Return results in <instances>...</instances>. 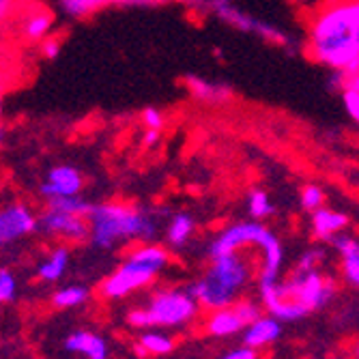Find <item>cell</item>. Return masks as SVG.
Segmentation results:
<instances>
[{
    "label": "cell",
    "mask_w": 359,
    "mask_h": 359,
    "mask_svg": "<svg viewBox=\"0 0 359 359\" xmlns=\"http://www.w3.org/2000/svg\"><path fill=\"white\" fill-rule=\"evenodd\" d=\"M13 5V0H0V13H3V20H9V9Z\"/></svg>",
    "instance_id": "39"
},
{
    "label": "cell",
    "mask_w": 359,
    "mask_h": 359,
    "mask_svg": "<svg viewBox=\"0 0 359 359\" xmlns=\"http://www.w3.org/2000/svg\"><path fill=\"white\" fill-rule=\"evenodd\" d=\"M258 290H260V299H263L265 308L271 312V316H276L280 320H297V318H304L308 314V310L302 304L284 299L280 295L278 282L258 284Z\"/></svg>",
    "instance_id": "13"
},
{
    "label": "cell",
    "mask_w": 359,
    "mask_h": 359,
    "mask_svg": "<svg viewBox=\"0 0 359 359\" xmlns=\"http://www.w3.org/2000/svg\"><path fill=\"white\" fill-rule=\"evenodd\" d=\"M183 84L196 102L207 104V106H224L235 100L233 84H228L224 80H211V78H203L196 74H187L183 78Z\"/></svg>",
    "instance_id": "12"
},
{
    "label": "cell",
    "mask_w": 359,
    "mask_h": 359,
    "mask_svg": "<svg viewBox=\"0 0 359 359\" xmlns=\"http://www.w3.org/2000/svg\"><path fill=\"white\" fill-rule=\"evenodd\" d=\"M67 265H69V250L65 245H60V248L52 250V254L37 267V276L43 282H56L62 278Z\"/></svg>",
    "instance_id": "22"
},
{
    "label": "cell",
    "mask_w": 359,
    "mask_h": 359,
    "mask_svg": "<svg viewBox=\"0 0 359 359\" xmlns=\"http://www.w3.org/2000/svg\"><path fill=\"white\" fill-rule=\"evenodd\" d=\"M140 344L147 348V353H153V355H164L172 351V340L161 334H144L140 338Z\"/></svg>",
    "instance_id": "27"
},
{
    "label": "cell",
    "mask_w": 359,
    "mask_h": 359,
    "mask_svg": "<svg viewBox=\"0 0 359 359\" xmlns=\"http://www.w3.org/2000/svg\"><path fill=\"white\" fill-rule=\"evenodd\" d=\"M147 310L151 312L153 325H159V327H179V325H185L196 316L198 299L191 295L189 288L159 290L155 292V297L151 299Z\"/></svg>",
    "instance_id": "8"
},
{
    "label": "cell",
    "mask_w": 359,
    "mask_h": 359,
    "mask_svg": "<svg viewBox=\"0 0 359 359\" xmlns=\"http://www.w3.org/2000/svg\"><path fill=\"white\" fill-rule=\"evenodd\" d=\"M140 123L144 125V129H157V132H161L166 127V116L159 108L149 106L140 112Z\"/></svg>",
    "instance_id": "28"
},
{
    "label": "cell",
    "mask_w": 359,
    "mask_h": 359,
    "mask_svg": "<svg viewBox=\"0 0 359 359\" xmlns=\"http://www.w3.org/2000/svg\"><path fill=\"white\" fill-rule=\"evenodd\" d=\"M56 5L60 13L67 15L69 20H86L114 5V0H56Z\"/></svg>",
    "instance_id": "21"
},
{
    "label": "cell",
    "mask_w": 359,
    "mask_h": 359,
    "mask_svg": "<svg viewBox=\"0 0 359 359\" xmlns=\"http://www.w3.org/2000/svg\"><path fill=\"white\" fill-rule=\"evenodd\" d=\"M90 243L102 250H112L121 243H151L157 237V217L134 203H97L88 211Z\"/></svg>",
    "instance_id": "2"
},
{
    "label": "cell",
    "mask_w": 359,
    "mask_h": 359,
    "mask_svg": "<svg viewBox=\"0 0 359 359\" xmlns=\"http://www.w3.org/2000/svg\"><path fill=\"white\" fill-rule=\"evenodd\" d=\"M273 237H278L273 231L260 222V219H239L228 224L226 228L213 237V241L209 243V256H222L228 252H239L245 248H258L263 250Z\"/></svg>",
    "instance_id": "7"
},
{
    "label": "cell",
    "mask_w": 359,
    "mask_h": 359,
    "mask_svg": "<svg viewBox=\"0 0 359 359\" xmlns=\"http://www.w3.org/2000/svg\"><path fill=\"white\" fill-rule=\"evenodd\" d=\"M306 54L330 72H346L359 60V0H327L308 22Z\"/></svg>",
    "instance_id": "1"
},
{
    "label": "cell",
    "mask_w": 359,
    "mask_h": 359,
    "mask_svg": "<svg viewBox=\"0 0 359 359\" xmlns=\"http://www.w3.org/2000/svg\"><path fill=\"white\" fill-rule=\"evenodd\" d=\"M88 297V290L84 286H67L60 288L52 295V304L56 308H76L80 304H84Z\"/></svg>",
    "instance_id": "25"
},
{
    "label": "cell",
    "mask_w": 359,
    "mask_h": 359,
    "mask_svg": "<svg viewBox=\"0 0 359 359\" xmlns=\"http://www.w3.org/2000/svg\"><path fill=\"white\" fill-rule=\"evenodd\" d=\"M222 359H258V355H256V348L254 346H243V348H237V351H233V353H228V355H224Z\"/></svg>",
    "instance_id": "37"
},
{
    "label": "cell",
    "mask_w": 359,
    "mask_h": 359,
    "mask_svg": "<svg viewBox=\"0 0 359 359\" xmlns=\"http://www.w3.org/2000/svg\"><path fill=\"white\" fill-rule=\"evenodd\" d=\"M65 348L74 353H84L88 359H108V346L104 338L90 332H76L65 342Z\"/></svg>",
    "instance_id": "19"
},
{
    "label": "cell",
    "mask_w": 359,
    "mask_h": 359,
    "mask_svg": "<svg viewBox=\"0 0 359 359\" xmlns=\"http://www.w3.org/2000/svg\"><path fill=\"white\" fill-rule=\"evenodd\" d=\"M340 97H342V104H344V110H346L348 118L359 125V90L346 88V90L340 93Z\"/></svg>",
    "instance_id": "30"
},
{
    "label": "cell",
    "mask_w": 359,
    "mask_h": 359,
    "mask_svg": "<svg viewBox=\"0 0 359 359\" xmlns=\"http://www.w3.org/2000/svg\"><path fill=\"white\" fill-rule=\"evenodd\" d=\"M299 203H302V209L308 211V213H314L316 209L325 207V191H323V187H318L314 183L304 185L302 191H299Z\"/></svg>",
    "instance_id": "26"
},
{
    "label": "cell",
    "mask_w": 359,
    "mask_h": 359,
    "mask_svg": "<svg viewBox=\"0 0 359 359\" xmlns=\"http://www.w3.org/2000/svg\"><path fill=\"white\" fill-rule=\"evenodd\" d=\"M207 9L222 24L231 26V28H235L239 32H245V35H254V37L263 39V41L271 43V46H278L288 54H297V50H299V43H297L295 37L288 35V32L282 30L280 26L243 11L241 7L235 5V0H209Z\"/></svg>",
    "instance_id": "5"
},
{
    "label": "cell",
    "mask_w": 359,
    "mask_h": 359,
    "mask_svg": "<svg viewBox=\"0 0 359 359\" xmlns=\"http://www.w3.org/2000/svg\"><path fill=\"white\" fill-rule=\"evenodd\" d=\"M84 189V175L72 166V164H60L52 166L39 185V194L43 198H56V196H76Z\"/></svg>",
    "instance_id": "11"
},
{
    "label": "cell",
    "mask_w": 359,
    "mask_h": 359,
    "mask_svg": "<svg viewBox=\"0 0 359 359\" xmlns=\"http://www.w3.org/2000/svg\"><path fill=\"white\" fill-rule=\"evenodd\" d=\"M280 295L284 299L302 304L308 312L327 306L336 295V284L327 276L312 271H292L286 282H278Z\"/></svg>",
    "instance_id": "6"
},
{
    "label": "cell",
    "mask_w": 359,
    "mask_h": 359,
    "mask_svg": "<svg viewBox=\"0 0 359 359\" xmlns=\"http://www.w3.org/2000/svg\"><path fill=\"white\" fill-rule=\"evenodd\" d=\"M351 88V90H359V60L355 67L346 69L344 72V90Z\"/></svg>",
    "instance_id": "36"
},
{
    "label": "cell",
    "mask_w": 359,
    "mask_h": 359,
    "mask_svg": "<svg viewBox=\"0 0 359 359\" xmlns=\"http://www.w3.org/2000/svg\"><path fill=\"white\" fill-rule=\"evenodd\" d=\"M164 3H177V5H185L191 11L198 13H209V0H164Z\"/></svg>",
    "instance_id": "35"
},
{
    "label": "cell",
    "mask_w": 359,
    "mask_h": 359,
    "mask_svg": "<svg viewBox=\"0 0 359 359\" xmlns=\"http://www.w3.org/2000/svg\"><path fill=\"white\" fill-rule=\"evenodd\" d=\"M39 228V217L24 203L5 205L0 211V243L9 245L32 235Z\"/></svg>",
    "instance_id": "10"
},
{
    "label": "cell",
    "mask_w": 359,
    "mask_h": 359,
    "mask_svg": "<svg viewBox=\"0 0 359 359\" xmlns=\"http://www.w3.org/2000/svg\"><path fill=\"white\" fill-rule=\"evenodd\" d=\"M164 5V0H114V7L121 9H155Z\"/></svg>",
    "instance_id": "33"
},
{
    "label": "cell",
    "mask_w": 359,
    "mask_h": 359,
    "mask_svg": "<svg viewBox=\"0 0 359 359\" xmlns=\"http://www.w3.org/2000/svg\"><path fill=\"white\" fill-rule=\"evenodd\" d=\"M159 134H161V132H157V129H147V132H144V144H147V147H153V144H157V140H159Z\"/></svg>",
    "instance_id": "38"
},
{
    "label": "cell",
    "mask_w": 359,
    "mask_h": 359,
    "mask_svg": "<svg viewBox=\"0 0 359 359\" xmlns=\"http://www.w3.org/2000/svg\"><path fill=\"white\" fill-rule=\"evenodd\" d=\"M52 28H54V18L46 9H32L24 13L20 20L22 37L30 43H41L46 37L52 35Z\"/></svg>",
    "instance_id": "16"
},
{
    "label": "cell",
    "mask_w": 359,
    "mask_h": 359,
    "mask_svg": "<svg viewBox=\"0 0 359 359\" xmlns=\"http://www.w3.org/2000/svg\"><path fill=\"white\" fill-rule=\"evenodd\" d=\"M50 209H58V211H67V213H76V215H88V211L93 209V203H88L82 194L76 196H56V198H48L46 201Z\"/></svg>",
    "instance_id": "24"
},
{
    "label": "cell",
    "mask_w": 359,
    "mask_h": 359,
    "mask_svg": "<svg viewBox=\"0 0 359 359\" xmlns=\"http://www.w3.org/2000/svg\"><path fill=\"white\" fill-rule=\"evenodd\" d=\"M280 318L276 316H260L258 320H254L250 327L245 330V336H243V342L248 346H265V344H271L280 338Z\"/></svg>",
    "instance_id": "18"
},
{
    "label": "cell",
    "mask_w": 359,
    "mask_h": 359,
    "mask_svg": "<svg viewBox=\"0 0 359 359\" xmlns=\"http://www.w3.org/2000/svg\"><path fill=\"white\" fill-rule=\"evenodd\" d=\"M196 231V219L187 211H179L170 217L166 226V243L172 250H181Z\"/></svg>",
    "instance_id": "20"
},
{
    "label": "cell",
    "mask_w": 359,
    "mask_h": 359,
    "mask_svg": "<svg viewBox=\"0 0 359 359\" xmlns=\"http://www.w3.org/2000/svg\"><path fill=\"white\" fill-rule=\"evenodd\" d=\"M330 243L342 258V273L346 282H351L353 286H359V239L340 233L332 237Z\"/></svg>",
    "instance_id": "15"
},
{
    "label": "cell",
    "mask_w": 359,
    "mask_h": 359,
    "mask_svg": "<svg viewBox=\"0 0 359 359\" xmlns=\"http://www.w3.org/2000/svg\"><path fill=\"white\" fill-rule=\"evenodd\" d=\"M248 213H250V217H254V219H267V217H271L273 215V203H271V198H269V194L263 189V187H252L250 191H248Z\"/></svg>",
    "instance_id": "23"
},
{
    "label": "cell",
    "mask_w": 359,
    "mask_h": 359,
    "mask_svg": "<svg viewBox=\"0 0 359 359\" xmlns=\"http://www.w3.org/2000/svg\"><path fill=\"white\" fill-rule=\"evenodd\" d=\"M252 273L254 265L248 252H228L211 258L205 276L189 286V292L205 308L222 310L235 304L237 295L252 280Z\"/></svg>",
    "instance_id": "3"
},
{
    "label": "cell",
    "mask_w": 359,
    "mask_h": 359,
    "mask_svg": "<svg viewBox=\"0 0 359 359\" xmlns=\"http://www.w3.org/2000/svg\"><path fill=\"white\" fill-rule=\"evenodd\" d=\"M129 325H134L138 330H147V327H153V318H151V312L144 308V310H132L127 316Z\"/></svg>",
    "instance_id": "34"
},
{
    "label": "cell",
    "mask_w": 359,
    "mask_h": 359,
    "mask_svg": "<svg viewBox=\"0 0 359 359\" xmlns=\"http://www.w3.org/2000/svg\"><path fill=\"white\" fill-rule=\"evenodd\" d=\"M245 327H248V323L243 320V316L239 314L235 304L228 306V308H222V310H215L207 323V330L213 336H233Z\"/></svg>",
    "instance_id": "17"
},
{
    "label": "cell",
    "mask_w": 359,
    "mask_h": 359,
    "mask_svg": "<svg viewBox=\"0 0 359 359\" xmlns=\"http://www.w3.org/2000/svg\"><path fill=\"white\" fill-rule=\"evenodd\" d=\"M168 265V252L161 245H140L104 280L102 295L106 299H121L129 292L151 284Z\"/></svg>",
    "instance_id": "4"
},
{
    "label": "cell",
    "mask_w": 359,
    "mask_h": 359,
    "mask_svg": "<svg viewBox=\"0 0 359 359\" xmlns=\"http://www.w3.org/2000/svg\"><path fill=\"white\" fill-rule=\"evenodd\" d=\"M39 231L74 243L90 239V224L86 215H76L50 207H46V211L39 215Z\"/></svg>",
    "instance_id": "9"
},
{
    "label": "cell",
    "mask_w": 359,
    "mask_h": 359,
    "mask_svg": "<svg viewBox=\"0 0 359 359\" xmlns=\"http://www.w3.org/2000/svg\"><path fill=\"white\" fill-rule=\"evenodd\" d=\"M355 353H357V359H359V344H357V351Z\"/></svg>",
    "instance_id": "40"
},
{
    "label": "cell",
    "mask_w": 359,
    "mask_h": 359,
    "mask_svg": "<svg viewBox=\"0 0 359 359\" xmlns=\"http://www.w3.org/2000/svg\"><path fill=\"white\" fill-rule=\"evenodd\" d=\"M318 260H323V250L320 248H310V250H306L302 254L295 271H312V269H316Z\"/></svg>",
    "instance_id": "31"
},
{
    "label": "cell",
    "mask_w": 359,
    "mask_h": 359,
    "mask_svg": "<svg viewBox=\"0 0 359 359\" xmlns=\"http://www.w3.org/2000/svg\"><path fill=\"white\" fill-rule=\"evenodd\" d=\"M312 233L318 241H327L340 233L346 231L348 226V215L342 213V211H336V209H330V207H320L312 213Z\"/></svg>",
    "instance_id": "14"
},
{
    "label": "cell",
    "mask_w": 359,
    "mask_h": 359,
    "mask_svg": "<svg viewBox=\"0 0 359 359\" xmlns=\"http://www.w3.org/2000/svg\"><path fill=\"white\" fill-rule=\"evenodd\" d=\"M15 290H18V284H15V278L9 269H3L0 271V302H13L15 297Z\"/></svg>",
    "instance_id": "29"
},
{
    "label": "cell",
    "mask_w": 359,
    "mask_h": 359,
    "mask_svg": "<svg viewBox=\"0 0 359 359\" xmlns=\"http://www.w3.org/2000/svg\"><path fill=\"white\" fill-rule=\"evenodd\" d=\"M39 50H41V56H43V58L56 60L58 54H60V50H62V41H60L58 37L50 35V37H46V39L39 43Z\"/></svg>",
    "instance_id": "32"
}]
</instances>
